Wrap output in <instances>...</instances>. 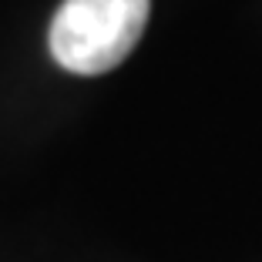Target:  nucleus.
<instances>
[{
  "label": "nucleus",
  "instance_id": "obj_1",
  "mask_svg": "<svg viewBox=\"0 0 262 262\" xmlns=\"http://www.w3.org/2000/svg\"><path fill=\"white\" fill-rule=\"evenodd\" d=\"M151 0H64L51 24V54L71 74H104L135 51Z\"/></svg>",
  "mask_w": 262,
  "mask_h": 262
}]
</instances>
